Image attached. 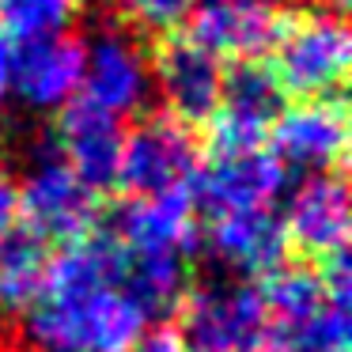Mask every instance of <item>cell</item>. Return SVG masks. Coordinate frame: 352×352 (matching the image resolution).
<instances>
[{"label":"cell","instance_id":"e0dca14e","mask_svg":"<svg viewBox=\"0 0 352 352\" xmlns=\"http://www.w3.org/2000/svg\"><path fill=\"white\" fill-rule=\"evenodd\" d=\"M186 288H190V254L182 250L125 254L122 292L144 311V318L175 314Z\"/></svg>","mask_w":352,"mask_h":352},{"label":"cell","instance_id":"d4e9b609","mask_svg":"<svg viewBox=\"0 0 352 352\" xmlns=\"http://www.w3.org/2000/svg\"><path fill=\"white\" fill-rule=\"evenodd\" d=\"M314 4H329V8L337 12V16H341L344 8H349V0H314Z\"/></svg>","mask_w":352,"mask_h":352},{"label":"cell","instance_id":"3957f363","mask_svg":"<svg viewBox=\"0 0 352 352\" xmlns=\"http://www.w3.org/2000/svg\"><path fill=\"white\" fill-rule=\"evenodd\" d=\"M186 352H269V311L250 280H208L186 288L175 311Z\"/></svg>","mask_w":352,"mask_h":352},{"label":"cell","instance_id":"5b68a950","mask_svg":"<svg viewBox=\"0 0 352 352\" xmlns=\"http://www.w3.org/2000/svg\"><path fill=\"white\" fill-rule=\"evenodd\" d=\"M197 170H201V140L178 118L152 114L133 133H125L118 186L129 197L190 190Z\"/></svg>","mask_w":352,"mask_h":352},{"label":"cell","instance_id":"ac0fdd59","mask_svg":"<svg viewBox=\"0 0 352 352\" xmlns=\"http://www.w3.org/2000/svg\"><path fill=\"white\" fill-rule=\"evenodd\" d=\"M50 246L19 223L0 239V314H31L46 288Z\"/></svg>","mask_w":352,"mask_h":352},{"label":"cell","instance_id":"9c48e42d","mask_svg":"<svg viewBox=\"0 0 352 352\" xmlns=\"http://www.w3.org/2000/svg\"><path fill=\"white\" fill-rule=\"evenodd\" d=\"M148 69H152V84L160 87V99L170 118H178L190 129L212 122L216 107H220V84H223L220 57L193 46L186 34H163L155 42Z\"/></svg>","mask_w":352,"mask_h":352},{"label":"cell","instance_id":"6da1fadb","mask_svg":"<svg viewBox=\"0 0 352 352\" xmlns=\"http://www.w3.org/2000/svg\"><path fill=\"white\" fill-rule=\"evenodd\" d=\"M144 326V311L122 288L42 296L27 314V333L46 352H129Z\"/></svg>","mask_w":352,"mask_h":352},{"label":"cell","instance_id":"ffe728a7","mask_svg":"<svg viewBox=\"0 0 352 352\" xmlns=\"http://www.w3.org/2000/svg\"><path fill=\"white\" fill-rule=\"evenodd\" d=\"M84 0H0V31L12 42H34L65 34L80 16Z\"/></svg>","mask_w":352,"mask_h":352},{"label":"cell","instance_id":"d6986e66","mask_svg":"<svg viewBox=\"0 0 352 352\" xmlns=\"http://www.w3.org/2000/svg\"><path fill=\"white\" fill-rule=\"evenodd\" d=\"M261 299H265V311H269V333H280V329L307 322L329 296H326V284H322V269L314 261L299 258L276 265L265 276Z\"/></svg>","mask_w":352,"mask_h":352},{"label":"cell","instance_id":"30bf717a","mask_svg":"<svg viewBox=\"0 0 352 352\" xmlns=\"http://www.w3.org/2000/svg\"><path fill=\"white\" fill-rule=\"evenodd\" d=\"M280 19L273 0H201L186 16V38L212 57L258 61L276 42Z\"/></svg>","mask_w":352,"mask_h":352},{"label":"cell","instance_id":"9a60e30c","mask_svg":"<svg viewBox=\"0 0 352 352\" xmlns=\"http://www.w3.org/2000/svg\"><path fill=\"white\" fill-rule=\"evenodd\" d=\"M205 246L223 269L235 276H269L288 261V235L273 208H246V212L212 216Z\"/></svg>","mask_w":352,"mask_h":352},{"label":"cell","instance_id":"7a4b0ae2","mask_svg":"<svg viewBox=\"0 0 352 352\" xmlns=\"http://www.w3.org/2000/svg\"><path fill=\"white\" fill-rule=\"evenodd\" d=\"M23 182L19 186V223L42 243H76L91 235L99 220V193L87 190L76 170L61 160L54 133L38 129L23 144Z\"/></svg>","mask_w":352,"mask_h":352},{"label":"cell","instance_id":"7c38bea8","mask_svg":"<svg viewBox=\"0 0 352 352\" xmlns=\"http://www.w3.org/2000/svg\"><path fill=\"white\" fill-rule=\"evenodd\" d=\"M87 42L76 34H50L16 50L12 91L31 114H57L84 87Z\"/></svg>","mask_w":352,"mask_h":352},{"label":"cell","instance_id":"52a82bcc","mask_svg":"<svg viewBox=\"0 0 352 352\" xmlns=\"http://www.w3.org/2000/svg\"><path fill=\"white\" fill-rule=\"evenodd\" d=\"M269 152L284 167L307 170V175H326L344 167L349 155V110L341 95H322V99H299L276 114L269 125Z\"/></svg>","mask_w":352,"mask_h":352},{"label":"cell","instance_id":"2e32d148","mask_svg":"<svg viewBox=\"0 0 352 352\" xmlns=\"http://www.w3.org/2000/svg\"><path fill=\"white\" fill-rule=\"evenodd\" d=\"M110 235L122 243L125 254H152V250H182L197 246V205L190 190L133 197L114 212Z\"/></svg>","mask_w":352,"mask_h":352},{"label":"cell","instance_id":"8992f818","mask_svg":"<svg viewBox=\"0 0 352 352\" xmlns=\"http://www.w3.org/2000/svg\"><path fill=\"white\" fill-rule=\"evenodd\" d=\"M288 170L265 144L246 148H212L208 163H201L190 193L193 205L208 216L246 212V208H269L284 193Z\"/></svg>","mask_w":352,"mask_h":352},{"label":"cell","instance_id":"ba28073f","mask_svg":"<svg viewBox=\"0 0 352 352\" xmlns=\"http://www.w3.org/2000/svg\"><path fill=\"white\" fill-rule=\"evenodd\" d=\"M148 95H152V69L122 23H102L95 38L87 42V65H84V95L91 107L107 110L114 118L137 114L144 110Z\"/></svg>","mask_w":352,"mask_h":352},{"label":"cell","instance_id":"7402d4cb","mask_svg":"<svg viewBox=\"0 0 352 352\" xmlns=\"http://www.w3.org/2000/svg\"><path fill=\"white\" fill-rule=\"evenodd\" d=\"M19 228V186L8 170L0 167V239Z\"/></svg>","mask_w":352,"mask_h":352},{"label":"cell","instance_id":"4fadbf2b","mask_svg":"<svg viewBox=\"0 0 352 352\" xmlns=\"http://www.w3.org/2000/svg\"><path fill=\"white\" fill-rule=\"evenodd\" d=\"M280 223L288 246H296L303 261L322 265V261L344 254V246H349V190H344L341 175H333V170L307 175L292 193Z\"/></svg>","mask_w":352,"mask_h":352},{"label":"cell","instance_id":"277c9868","mask_svg":"<svg viewBox=\"0 0 352 352\" xmlns=\"http://www.w3.org/2000/svg\"><path fill=\"white\" fill-rule=\"evenodd\" d=\"M273 76L284 95L322 99L341 95L349 76V27L337 12H284L273 46Z\"/></svg>","mask_w":352,"mask_h":352},{"label":"cell","instance_id":"603a6c76","mask_svg":"<svg viewBox=\"0 0 352 352\" xmlns=\"http://www.w3.org/2000/svg\"><path fill=\"white\" fill-rule=\"evenodd\" d=\"M129 352H186V349H182V341H178L175 326H160V329L140 337Z\"/></svg>","mask_w":352,"mask_h":352},{"label":"cell","instance_id":"44dd1931","mask_svg":"<svg viewBox=\"0 0 352 352\" xmlns=\"http://www.w3.org/2000/svg\"><path fill=\"white\" fill-rule=\"evenodd\" d=\"M110 4H114V16L125 31H144L163 38L186 23L197 0H110Z\"/></svg>","mask_w":352,"mask_h":352},{"label":"cell","instance_id":"5bb4252c","mask_svg":"<svg viewBox=\"0 0 352 352\" xmlns=\"http://www.w3.org/2000/svg\"><path fill=\"white\" fill-rule=\"evenodd\" d=\"M57 152L76 170V178L95 193H107L118 186V167H122V122L107 110L91 107L87 99H72L69 107L57 110Z\"/></svg>","mask_w":352,"mask_h":352},{"label":"cell","instance_id":"8fae6325","mask_svg":"<svg viewBox=\"0 0 352 352\" xmlns=\"http://www.w3.org/2000/svg\"><path fill=\"white\" fill-rule=\"evenodd\" d=\"M288 95L280 91L273 69L261 61H231L223 69L220 107L212 114V148H246L261 144L269 125L276 122Z\"/></svg>","mask_w":352,"mask_h":352},{"label":"cell","instance_id":"484cf974","mask_svg":"<svg viewBox=\"0 0 352 352\" xmlns=\"http://www.w3.org/2000/svg\"><path fill=\"white\" fill-rule=\"evenodd\" d=\"M4 352H27V349H4Z\"/></svg>","mask_w":352,"mask_h":352},{"label":"cell","instance_id":"cb8c5ba5","mask_svg":"<svg viewBox=\"0 0 352 352\" xmlns=\"http://www.w3.org/2000/svg\"><path fill=\"white\" fill-rule=\"evenodd\" d=\"M12 72H16V42L0 31V102L12 91Z\"/></svg>","mask_w":352,"mask_h":352}]
</instances>
